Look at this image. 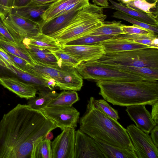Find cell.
Segmentation results:
<instances>
[{"label":"cell","mask_w":158,"mask_h":158,"mask_svg":"<svg viewBox=\"0 0 158 158\" xmlns=\"http://www.w3.org/2000/svg\"><path fill=\"white\" fill-rule=\"evenodd\" d=\"M0 26L2 27H3L6 28V27H5L3 23H2V21L0 19Z\"/></svg>","instance_id":"obj_48"},{"label":"cell","mask_w":158,"mask_h":158,"mask_svg":"<svg viewBox=\"0 0 158 158\" xmlns=\"http://www.w3.org/2000/svg\"><path fill=\"white\" fill-rule=\"evenodd\" d=\"M7 52L18 68L28 72V65L29 64L26 60Z\"/></svg>","instance_id":"obj_39"},{"label":"cell","mask_w":158,"mask_h":158,"mask_svg":"<svg viewBox=\"0 0 158 158\" xmlns=\"http://www.w3.org/2000/svg\"><path fill=\"white\" fill-rule=\"evenodd\" d=\"M0 47L8 52L23 59L31 65L36 63L22 43H17L9 41L0 33Z\"/></svg>","instance_id":"obj_23"},{"label":"cell","mask_w":158,"mask_h":158,"mask_svg":"<svg viewBox=\"0 0 158 158\" xmlns=\"http://www.w3.org/2000/svg\"><path fill=\"white\" fill-rule=\"evenodd\" d=\"M33 65L29 64L28 72L31 74L48 81L54 79L56 83V87L61 80V67L58 64L47 65L36 62Z\"/></svg>","instance_id":"obj_19"},{"label":"cell","mask_w":158,"mask_h":158,"mask_svg":"<svg viewBox=\"0 0 158 158\" xmlns=\"http://www.w3.org/2000/svg\"><path fill=\"white\" fill-rule=\"evenodd\" d=\"M14 6V0H0L1 20L10 14Z\"/></svg>","instance_id":"obj_38"},{"label":"cell","mask_w":158,"mask_h":158,"mask_svg":"<svg viewBox=\"0 0 158 158\" xmlns=\"http://www.w3.org/2000/svg\"><path fill=\"white\" fill-rule=\"evenodd\" d=\"M76 69L83 79L93 80L96 81H135L149 79L140 76L112 68L99 63L97 60L82 61Z\"/></svg>","instance_id":"obj_6"},{"label":"cell","mask_w":158,"mask_h":158,"mask_svg":"<svg viewBox=\"0 0 158 158\" xmlns=\"http://www.w3.org/2000/svg\"><path fill=\"white\" fill-rule=\"evenodd\" d=\"M60 50L83 61L98 60L105 53L100 44L91 45L61 44Z\"/></svg>","instance_id":"obj_12"},{"label":"cell","mask_w":158,"mask_h":158,"mask_svg":"<svg viewBox=\"0 0 158 158\" xmlns=\"http://www.w3.org/2000/svg\"><path fill=\"white\" fill-rule=\"evenodd\" d=\"M75 131L65 128L51 142L52 158H74Z\"/></svg>","instance_id":"obj_10"},{"label":"cell","mask_w":158,"mask_h":158,"mask_svg":"<svg viewBox=\"0 0 158 158\" xmlns=\"http://www.w3.org/2000/svg\"><path fill=\"white\" fill-rule=\"evenodd\" d=\"M22 43L24 45L35 46L51 51H58L60 49L61 44L56 40L40 32L33 37L25 38Z\"/></svg>","instance_id":"obj_24"},{"label":"cell","mask_w":158,"mask_h":158,"mask_svg":"<svg viewBox=\"0 0 158 158\" xmlns=\"http://www.w3.org/2000/svg\"><path fill=\"white\" fill-rule=\"evenodd\" d=\"M145 105L139 104L127 106L126 111L137 127L149 134L157 124L152 119Z\"/></svg>","instance_id":"obj_13"},{"label":"cell","mask_w":158,"mask_h":158,"mask_svg":"<svg viewBox=\"0 0 158 158\" xmlns=\"http://www.w3.org/2000/svg\"><path fill=\"white\" fill-rule=\"evenodd\" d=\"M151 133V138L155 146L158 148V126L156 125L152 130Z\"/></svg>","instance_id":"obj_42"},{"label":"cell","mask_w":158,"mask_h":158,"mask_svg":"<svg viewBox=\"0 0 158 158\" xmlns=\"http://www.w3.org/2000/svg\"><path fill=\"white\" fill-rule=\"evenodd\" d=\"M96 82L100 88L99 94L114 105L126 107L139 104L152 106L158 101V80Z\"/></svg>","instance_id":"obj_2"},{"label":"cell","mask_w":158,"mask_h":158,"mask_svg":"<svg viewBox=\"0 0 158 158\" xmlns=\"http://www.w3.org/2000/svg\"><path fill=\"white\" fill-rule=\"evenodd\" d=\"M98 61L108 65L158 68V48H148L113 53H105Z\"/></svg>","instance_id":"obj_5"},{"label":"cell","mask_w":158,"mask_h":158,"mask_svg":"<svg viewBox=\"0 0 158 158\" xmlns=\"http://www.w3.org/2000/svg\"><path fill=\"white\" fill-rule=\"evenodd\" d=\"M106 17L102 8L89 3L79 10L66 27L50 36L60 44H64L100 26Z\"/></svg>","instance_id":"obj_4"},{"label":"cell","mask_w":158,"mask_h":158,"mask_svg":"<svg viewBox=\"0 0 158 158\" xmlns=\"http://www.w3.org/2000/svg\"><path fill=\"white\" fill-rule=\"evenodd\" d=\"M51 52L56 57L57 64L60 67L61 65H64L76 68L82 61L74 56L60 50Z\"/></svg>","instance_id":"obj_34"},{"label":"cell","mask_w":158,"mask_h":158,"mask_svg":"<svg viewBox=\"0 0 158 158\" xmlns=\"http://www.w3.org/2000/svg\"><path fill=\"white\" fill-rule=\"evenodd\" d=\"M100 44L105 53L122 52L151 48L127 39L113 37L105 40Z\"/></svg>","instance_id":"obj_18"},{"label":"cell","mask_w":158,"mask_h":158,"mask_svg":"<svg viewBox=\"0 0 158 158\" xmlns=\"http://www.w3.org/2000/svg\"><path fill=\"white\" fill-rule=\"evenodd\" d=\"M0 33L8 40L12 42L16 43L6 28L0 26Z\"/></svg>","instance_id":"obj_43"},{"label":"cell","mask_w":158,"mask_h":158,"mask_svg":"<svg viewBox=\"0 0 158 158\" xmlns=\"http://www.w3.org/2000/svg\"><path fill=\"white\" fill-rule=\"evenodd\" d=\"M113 38L124 39L150 47L158 48V35H146L121 34L115 35Z\"/></svg>","instance_id":"obj_32"},{"label":"cell","mask_w":158,"mask_h":158,"mask_svg":"<svg viewBox=\"0 0 158 158\" xmlns=\"http://www.w3.org/2000/svg\"><path fill=\"white\" fill-rule=\"evenodd\" d=\"M151 115L152 119L157 125L158 124V101L152 105Z\"/></svg>","instance_id":"obj_41"},{"label":"cell","mask_w":158,"mask_h":158,"mask_svg":"<svg viewBox=\"0 0 158 158\" xmlns=\"http://www.w3.org/2000/svg\"><path fill=\"white\" fill-rule=\"evenodd\" d=\"M74 158H105L94 139L80 129L75 131Z\"/></svg>","instance_id":"obj_11"},{"label":"cell","mask_w":158,"mask_h":158,"mask_svg":"<svg viewBox=\"0 0 158 158\" xmlns=\"http://www.w3.org/2000/svg\"><path fill=\"white\" fill-rule=\"evenodd\" d=\"M56 128L41 111L19 104L0 121V158H31L34 142Z\"/></svg>","instance_id":"obj_1"},{"label":"cell","mask_w":158,"mask_h":158,"mask_svg":"<svg viewBox=\"0 0 158 158\" xmlns=\"http://www.w3.org/2000/svg\"><path fill=\"white\" fill-rule=\"evenodd\" d=\"M56 0H33L29 4L35 5H43L51 3Z\"/></svg>","instance_id":"obj_45"},{"label":"cell","mask_w":158,"mask_h":158,"mask_svg":"<svg viewBox=\"0 0 158 158\" xmlns=\"http://www.w3.org/2000/svg\"><path fill=\"white\" fill-rule=\"evenodd\" d=\"M24 46L35 63L39 62L47 65L57 64V58L51 51L35 46Z\"/></svg>","instance_id":"obj_25"},{"label":"cell","mask_w":158,"mask_h":158,"mask_svg":"<svg viewBox=\"0 0 158 158\" xmlns=\"http://www.w3.org/2000/svg\"><path fill=\"white\" fill-rule=\"evenodd\" d=\"M40 110L62 130L66 128H75L77 126L80 113L72 106H47Z\"/></svg>","instance_id":"obj_9"},{"label":"cell","mask_w":158,"mask_h":158,"mask_svg":"<svg viewBox=\"0 0 158 158\" xmlns=\"http://www.w3.org/2000/svg\"><path fill=\"white\" fill-rule=\"evenodd\" d=\"M0 58L6 60L10 64L18 68L7 52L1 47H0Z\"/></svg>","instance_id":"obj_40"},{"label":"cell","mask_w":158,"mask_h":158,"mask_svg":"<svg viewBox=\"0 0 158 158\" xmlns=\"http://www.w3.org/2000/svg\"><path fill=\"white\" fill-rule=\"evenodd\" d=\"M33 0H14V6L20 7L26 6L29 4Z\"/></svg>","instance_id":"obj_44"},{"label":"cell","mask_w":158,"mask_h":158,"mask_svg":"<svg viewBox=\"0 0 158 158\" xmlns=\"http://www.w3.org/2000/svg\"><path fill=\"white\" fill-rule=\"evenodd\" d=\"M80 9H75L47 21H43L39 25L40 32L51 35L66 27L76 15Z\"/></svg>","instance_id":"obj_15"},{"label":"cell","mask_w":158,"mask_h":158,"mask_svg":"<svg viewBox=\"0 0 158 158\" xmlns=\"http://www.w3.org/2000/svg\"><path fill=\"white\" fill-rule=\"evenodd\" d=\"M158 2L150 3L147 0H131L128 3H124L132 9L145 13L157 18Z\"/></svg>","instance_id":"obj_31"},{"label":"cell","mask_w":158,"mask_h":158,"mask_svg":"<svg viewBox=\"0 0 158 158\" xmlns=\"http://www.w3.org/2000/svg\"><path fill=\"white\" fill-rule=\"evenodd\" d=\"M39 91L37 92L39 96L29 99L27 105L34 109L40 110L47 107L51 100L59 94L55 91L49 89Z\"/></svg>","instance_id":"obj_27"},{"label":"cell","mask_w":158,"mask_h":158,"mask_svg":"<svg viewBox=\"0 0 158 158\" xmlns=\"http://www.w3.org/2000/svg\"><path fill=\"white\" fill-rule=\"evenodd\" d=\"M94 99L91 97L88 100L86 111L80 118L79 129L94 139L134 151L126 129L97 109Z\"/></svg>","instance_id":"obj_3"},{"label":"cell","mask_w":158,"mask_h":158,"mask_svg":"<svg viewBox=\"0 0 158 158\" xmlns=\"http://www.w3.org/2000/svg\"><path fill=\"white\" fill-rule=\"evenodd\" d=\"M51 4L43 5L29 4L23 7L14 6L10 14L27 19L40 25L44 21L42 17L43 14Z\"/></svg>","instance_id":"obj_20"},{"label":"cell","mask_w":158,"mask_h":158,"mask_svg":"<svg viewBox=\"0 0 158 158\" xmlns=\"http://www.w3.org/2000/svg\"><path fill=\"white\" fill-rule=\"evenodd\" d=\"M94 139L105 158H137L133 151Z\"/></svg>","instance_id":"obj_22"},{"label":"cell","mask_w":158,"mask_h":158,"mask_svg":"<svg viewBox=\"0 0 158 158\" xmlns=\"http://www.w3.org/2000/svg\"><path fill=\"white\" fill-rule=\"evenodd\" d=\"M120 21H104L102 24L86 35L95 36L117 35L123 34L121 29L123 24Z\"/></svg>","instance_id":"obj_26"},{"label":"cell","mask_w":158,"mask_h":158,"mask_svg":"<svg viewBox=\"0 0 158 158\" xmlns=\"http://www.w3.org/2000/svg\"><path fill=\"white\" fill-rule=\"evenodd\" d=\"M134 148L137 158H158V149L151 137L139 129L134 124L126 129Z\"/></svg>","instance_id":"obj_8"},{"label":"cell","mask_w":158,"mask_h":158,"mask_svg":"<svg viewBox=\"0 0 158 158\" xmlns=\"http://www.w3.org/2000/svg\"><path fill=\"white\" fill-rule=\"evenodd\" d=\"M53 138V135L52 133L51 132V131H49L48 132L47 134L46 135L44 138L45 139L49 140H52Z\"/></svg>","instance_id":"obj_47"},{"label":"cell","mask_w":158,"mask_h":158,"mask_svg":"<svg viewBox=\"0 0 158 158\" xmlns=\"http://www.w3.org/2000/svg\"><path fill=\"white\" fill-rule=\"evenodd\" d=\"M121 29L124 34L146 35H157L151 31L135 25L126 26L123 24Z\"/></svg>","instance_id":"obj_37"},{"label":"cell","mask_w":158,"mask_h":158,"mask_svg":"<svg viewBox=\"0 0 158 158\" xmlns=\"http://www.w3.org/2000/svg\"><path fill=\"white\" fill-rule=\"evenodd\" d=\"M111 4L107 8L116 10L123 12L131 17L149 25L158 27V19L144 12L132 9L124 3H117L112 0H108Z\"/></svg>","instance_id":"obj_21"},{"label":"cell","mask_w":158,"mask_h":158,"mask_svg":"<svg viewBox=\"0 0 158 158\" xmlns=\"http://www.w3.org/2000/svg\"><path fill=\"white\" fill-rule=\"evenodd\" d=\"M94 104L97 109L105 114L116 121L119 119L117 110L112 108L104 99H94Z\"/></svg>","instance_id":"obj_36"},{"label":"cell","mask_w":158,"mask_h":158,"mask_svg":"<svg viewBox=\"0 0 158 158\" xmlns=\"http://www.w3.org/2000/svg\"><path fill=\"white\" fill-rule=\"evenodd\" d=\"M0 84L18 96L27 100L36 97L37 89L16 77H0Z\"/></svg>","instance_id":"obj_14"},{"label":"cell","mask_w":158,"mask_h":158,"mask_svg":"<svg viewBox=\"0 0 158 158\" xmlns=\"http://www.w3.org/2000/svg\"><path fill=\"white\" fill-rule=\"evenodd\" d=\"M16 43H22L26 38H32L40 32L39 25L27 19L9 14L1 19Z\"/></svg>","instance_id":"obj_7"},{"label":"cell","mask_w":158,"mask_h":158,"mask_svg":"<svg viewBox=\"0 0 158 158\" xmlns=\"http://www.w3.org/2000/svg\"><path fill=\"white\" fill-rule=\"evenodd\" d=\"M61 67V80L57 87L61 90H80L83 81L76 68L64 65Z\"/></svg>","instance_id":"obj_17"},{"label":"cell","mask_w":158,"mask_h":158,"mask_svg":"<svg viewBox=\"0 0 158 158\" xmlns=\"http://www.w3.org/2000/svg\"><path fill=\"white\" fill-rule=\"evenodd\" d=\"M152 0L153 1H154V2H155V1H158V0Z\"/></svg>","instance_id":"obj_49"},{"label":"cell","mask_w":158,"mask_h":158,"mask_svg":"<svg viewBox=\"0 0 158 158\" xmlns=\"http://www.w3.org/2000/svg\"><path fill=\"white\" fill-rule=\"evenodd\" d=\"M112 16L115 18L122 19L133 24L149 30L157 35L158 27L152 26L138 20L122 11H117L113 13Z\"/></svg>","instance_id":"obj_35"},{"label":"cell","mask_w":158,"mask_h":158,"mask_svg":"<svg viewBox=\"0 0 158 158\" xmlns=\"http://www.w3.org/2000/svg\"><path fill=\"white\" fill-rule=\"evenodd\" d=\"M95 5L106 8L109 5L108 0H92Z\"/></svg>","instance_id":"obj_46"},{"label":"cell","mask_w":158,"mask_h":158,"mask_svg":"<svg viewBox=\"0 0 158 158\" xmlns=\"http://www.w3.org/2000/svg\"><path fill=\"white\" fill-rule=\"evenodd\" d=\"M79 97L75 91L64 90L48 103L47 106L68 107L78 101Z\"/></svg>","instance_id":"obj_30"},{"label":"cell","mask_w":158,"mask_h":158,"mask_svg":"<svg viewBox=\"0 0 158 158\" xmlns=\"http://www.w3.org/2000/svg\"><path fill=\"white\" fill-rule=\"evenodd\" d=\"M83 0H56L51 3L43 15L44 21H47L57 16L72 5Z\"/></svg>","instance_id":"obj_28"},{"label":"cell","mask_w":158,"mask_h":158,"mask_svg":"<svg viewBox=\"0 0 158 158\" xmlns=\"http://www.w3.org/2000/svg\"><path fill=\"white\" fill-rule=\"evenodd\" d=\"M115 35L95 36L84 35L67 41L64 45H91L100 44Z\"/></svg>","instance_id":"obj_33"},{"label":"cell","mask_w":158,"mask_h":158,"mask_svg":"<svg viewBox=\"0 0 158 158\" xmlns=\"http://www.w3.org/2000/svg\"><path fill=\"white\" fill-rule=\"evenodd\" d=\"M31 158H52L51 142L40 138L33 143Z\"/></svg>","instance_id":"obj_29"},{"label":"cell","mask_w":158,"mask_h":158,"mask_svg":"<svg viewBox=\"0 0 158 158\" xmlns=\"http://www.w3.org/2000/svg\"><path fill=\"white\" fill-rule=\"evenodd\" d=\"M0 66L10 71L15 77L32 85L37 91L47 89L53 90L51 89L48 85L47 81L10 65L6 60L0 58Z\"/></svg>","instance_id":"obj_16"}]
</instances>
